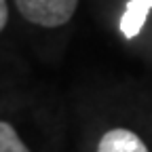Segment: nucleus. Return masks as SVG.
Segmentation results:
<instances>
[{"instance_id": "nucleus-2", "label": "nucleus", "mask_w": 152, "mask_h": 152, "mask_svg": "<svg viewBox=\"0 0 152 152\" xmlns=\"http://www.w3.org/2000/svg\"><path fill=\"white\" fill-rule=\"evenodd\" d=\"M97 152H150L144 144V140L133 133L131 129H110L106 131L99 144H97Z\"/></svg>"}, {"instance_id": "nucleus-3", "label": "nucleus", "mask_w": 152, "mask_h": 152, "mask_svg": "<svg viewBox=\"0 0 152 152\" xmlns=\"http://www.w3.org/2000/svg\"><path fill=\"white\" fill-rule=\"evenodd\" d=\"M152 11V0H129L121 17V32L125 38H135L146 23V17Z\"/></svg>"}, {"instance_id": "nucleus-1", "label": "nucleus", "mask_w": 152, "mask_h": 152, "mask_svg": "<svg viewBox=\"0 0 152 152\" xmlns=\"http://www.w3.org/2000/svg\"><path fill=\"white\" fill-rule=\"evenodd\" d=\"M26 21L42 28H59L76 13L78 0H15Z\"/></svg>"}, {"instance_id": "nucleus-4", "label": "nucleus", "mask_w": 152, "mask_h": 152, "mask_svg": "<svg viewBox=\"0 0 152 152\" xmlns=\"http://www.w3.org/2000/svg\"><path fill=\"white\" fill-rule=\"evenodd\" d=\"M0 152H30V148L21 142L13 125L0 121Z\"/></svg>"}, {"instance_id": "nucleus-5", "label": "nucleus", "mask_w": 152, "mask_h": 152, "mask_svg": "<svg viewBox=\"0 0 152 152\" xmlns=\"http://www.w3.org/2000/svg\"><path fill=\"white\" fill-rule=\"evenodd\" d=\"M9 21V7H7V0H0V32L4 30Z\"/></svg>"}]
</instances>
